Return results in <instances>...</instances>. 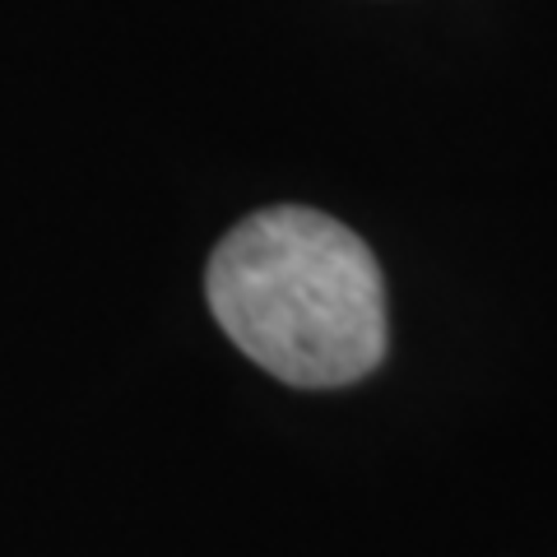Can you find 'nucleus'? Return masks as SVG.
I'll return each mask as SVG.
<instances>
[{
    "label": "nucleus",
    "mask_w": 557,
    "mask_h": 557,
    "mask_svg": "<svg viewBox=\"0 0 557 557\" xmlns=\"http://www.w3.org/2000/svg\"><path fill=\"white\" fill-rule=\"evenodd\" d=\"M205 293L223 335L288 386H348L386 354L376 256L321 209L274 205L242 219L209 256Z\"/></svg>",
    "instance_id": "obj_1"
}]
</instances>
